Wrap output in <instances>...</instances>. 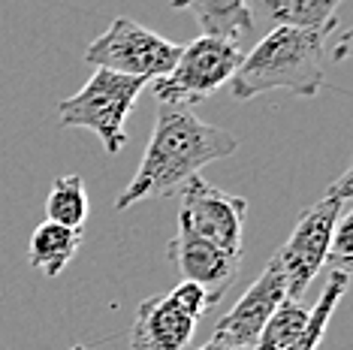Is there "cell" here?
I'll list each match as a JSON object with an SVG mask.
<instances>
[{
  "label": "cell",
  "instance_id": "9",
  "mask_svg": "<svg viewBox=\"0 0 353 350\" xmlns=\"http://www.w3.org/2000/svg\"><path fill=\"white\" fill-rule=\"evenodd\" d=\"M166 260H170L172 269L181 275V281L196 284V287L205 290L208 305H218L221 302L227 287L236 281L239 262H242V257L223 254L221 248L196 238L184 227H179V233L166 245Z\"/></svg>",
  "mask_w": 353,
  "mask_h": 350
},
{
  "label": "cell",
  "instance_id": "4",
  "mask_svg": "<svg viewBox=\"0 0 353 350\" xmlns=\"http://www.w3.org/2000/svg\"><path fill=\"white\" fill-rule=\"evenodd\" d=\"M142 88H145L142 79L94 70V76L73 97H67L58 106V124L97 133L106 154H118L127 145V115L133 112Z\"/></svg>",
  "mask_w": 353,
  "mask_h": 350
},
{
  "label": "cell",
  "instance_id": "7",
  "mask_svg": "<svg viewBox=\"0 0 353 350\" xmlns=\"http://www.w3.org/2000/svg\"><path fill=\"white\" fill-rule=\"evenodd\" d=\"M248 218L245 196L223 194L214 185H208L203 175L190 178L181 187V212L179 227L190 229L196 238L221 248L223 254L242 257V233Z\"/></svg>",
  "mask_w": 353,
  "mask_h": 350
},
{
  "label": "cell",
  "instance_id": "15",
  "mask_svg": "<svg viewBox=\"0 0 353 350\" xmlns=\"http://www.w3.org/2000/svg\"><path fill=\"white\" fill-rule=\"evenodd\" d=\"M308 317H311V308H302L299 302L284 299L278 305V311L269 317L266 329L260 332L254 350H290L296 341L302 338L305 326H308Z\"/></svg>",
  "mask_w": 353,
  "mask_h": 350
},
{
  "label": "cell",
  "instance_id": "3",
  "mask_svg": "<svg viewBox=\"0 0 353 350\" xmlns=\"http://www.w3.org/2000/svg\"><path fill=\"white\" fill-rule=\"evenodd\" d=\"M350 181H353V172L344 169L339 178L326 187V194L320 196L317 203L302 209L290 238L275 251V260L287 278V296L293 302L311 287V281H314L320 275V269L326 266L335 224H339V218L350 209V196H353Z\"/></svg>",
  "mask_w": 353,
  "mask_h": 350
},
{
  "label": "cell",
  "instance_id": "20",
  "mask_svg": "<svg viewBox=\"0 0 353 350\" xmlns=\"http://www.w3.org/2000/svg\"><path fill=\"white\" fill-rule=\"evenodd\" d=\"M70 350H88V347H82V344H76V347H70Z\"/></svg>",
  "mask_w": 353,
  "mask_h": 350
},
{
  "label": "cell",
  "instance_id": "2",
  "mask_svg": "<svg viewBox=\"0 0 353 350\" xmlns=\"http://www.w3.org/2000/svg\"><path fill=\"white\" fill-rule=\"evenodd\" d=\"M332 28L335 21L317 30L272 28L242 58L230 79V94L239 103L275 88L293 91L296 97H314L326 82V37Z\"/></svg>",
  "mask_w": 353,
  "mask_h": 350
},
{
  "label": "cell",
  "instance_id": "18",
  "mask_svg": "<svg viewBox=\"0 0 353 350\" xmlns=\"http://www.w3.org/2000/svg\"><path fill=\"white\" fill-rule=\"evenodd\" d=\"M170 296H172V302L181 308L184 314L190 317V320H196L199 323V317H203L208 308V296H205V290L203 287H196V284H188V281H181L175 290H170Z\"/></svg>",
  "mask_w": 353,
  "mask_h": 350
},
{
  "label": "cell",
  "instance_id": "13",
  "mask_svg": "<svg viewBox=\"0 0 353 350\" xmlns=\"http://www.w3.org/2000/svg\"><path fill=\"white\" fill-rule=\"evenodd\" d=\"M339 0H263L251 6V12H260L272 28L290 30H317L335 21Z\"/></svg>",
  "mask_w": 353,
  "mask_h": 350
},
{
  "label": "cell",
  "instance_id": "1",
  "mask_svg": "<svg viewBox=\"0 0 353 350\" xmlns=\"http://www.w3.org/2000/svg\"><path fill=\"white\" fill-rule=\"evenodd\" d=\"M236 148L239 139L232 133L196 118L190 109L160 106L142 163L133 181L118 194L115 209L124 212L142 200L181 194V187L196 178L199 169L236 154Z\"/></svg>",
  "mask_w": 353,
  "mask_h": 350
},
{
  "label": "cell",
  "instance_id": "14",
  "mask_svg": "<svg viewBox=\"0 0 353 350\" xmlns=\"http://www.w3.org/2000/svg\"><path fill=\"white\" fill-rule=\"evenodd\" d=\"M46 218H49V224L82 233L88 220V194L82 175L70 172V175H58L52 181V190L46 196Z\"/></svg>",
  "mask_w": 353,
  "mask_h": 350
},
{
  "label": "cell",
  "instance_id": "6",
  "mask_svg": "<svg viewBox=\"0 0 353 350\" xmlns=\"http://www.w3.org/2000/svg\"><path fill=\"white\" fill-rule=\"evenodd\" d=\"M242 58L245 52L239 45L199 37L194 43L181 45V54L170 73L163 79H154V97L160 106L188 109L190 103L212 97L223 85H230Z\"/></svg>",
  "mask_w": 353,
  "mask_h": 350
},
{
  "label": "cell",
  "instance_id": "11",
  "mask_svg": "<svg viewBox=\"0 0 353 350\" xmlns=\"http://www.w3.org/2000/svg\"><path fill=\"white\" fill-rule=\"evenodd\" d=\"M175 10H188L196 15L203 37L221 39L230 45H242V39L254 30V12L245 0H188L172 3Z\"/></svg>",
  "mask_w": 353,
  "mask_h": 350
},
{
  "label": "cell",
  "instance_id": "8",
  "mask_svg": "<svg viewBox=\"0 0 353 350\" xmlns=\"http://www.w3.org/2000/svg\"><path fill=\"white\" fill-rule=\"evenodd\" d=\"M287 296V278L281 272L278 260L272 257L263 269V275L256 278L251 287L245 290V296L232 305L230 314H223L218 323H214V336L212 341H221L227 347L236 350H254L260 332L266 329L269 317L278 311V305Z\"/></svg>",
  "mask_w": 353,
  "mask_h": 350
},
{
  "label": "cell",
  "instance_id": "17",
  "mask_svg": "<svg viewBox=\"0 0 353 350\" xmlns=\"http://www.w3.org/2000/svg\"><path fill=\"white\" fill-rule=\"evenodd\" d=\"M326 260H329V266H332V272L350 275V266H353V214H350V209L344 212L339 218V224H335Z\"/></svg>",
  "mask_w": 353,
  "mask_h": 350
},
{
  "label": "cell",
  "instance_id": "10",
  "mask_svg": "<svg viewBox=\"0 0 353 350\" xmlns=\"http://www.w3.org/2000/svg\"><path fill=\"white\" fill-rule=\"evenodd\" d=\"M196 320H190L172 296H151L139 305L130 329V350H188Z\"/></svg>",
  "mask_w": 353,
  "mask_h": 350
},
{
  "label": "cell",
  "instance_id": "16",
  "mask_svg": "<svg viewBox=\"0 0 353 350\" xmlns=\"http://www.w3.org/2000/svg\"><path fill=\"white\" fill-rule=\"evenodd\" d=\"M347 281H350V275H344V272H329L326 290L320 293L317 305L311 308V317H308V326H305L302 338L296 341L290 350H317V347H320L326 326H329V320H332V314H335V308H339L344 290H347Z\"/></svg>",
  "mask_w": 353,
  "mask_h": 350
},
{
  "label": "cell",
  "instance_id": "19",
  "mask_svg": "<svg viewBox=\"0 0 353 350\" xmlns=\"http://www.w3.org/2000/svg\"><path fill=\"white\" fill-rule=\"evenodd\" d=\"M196 350H236V347H227V344H221V341H208V344L196 347Z\"/></svg>",
  "mask_w": 353,
  "mask_h": 350
},
{
  "label": "cell",
  "instance_id": "12",
  "mask_svg": "<svg viewBox=\"0 0 353 350\" xmlns=\"http://www.w3.org/2000/svg\"><path fill=\"white\" fill-rule=\"evenodd\" d=\"M79 245H82V233H79V229H67V227H58V224L46 220V224H39L34 229V236H30V248H28L30 266L39 269L43 275L54 278L70 266Z\"/></svg>",
  "mask_w": 353,
  "mask_h": 350
},
{
  "label": "cell",
  "instance_id": "5",
  "mask_svg": "<svg viewBox=\"0 0 353 350\" xmlns=\"http://www.w3.org/2000/svg\"><path fill=\"white\" fill-rule=\"evenodd\" d=\"M181 45L154 34V30L136 25L133 19H115L103 34L88 43L85 63L97 70L127 76V79H163L175 67Z\"/></svg>",
  "mask_w": 353,
  "mask_h": 350
}]
</instances>
